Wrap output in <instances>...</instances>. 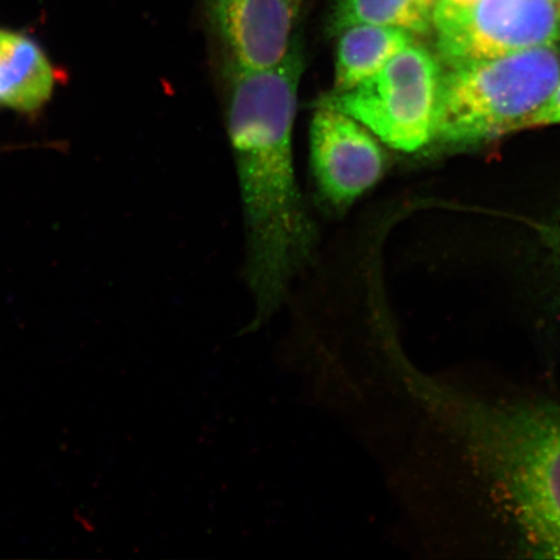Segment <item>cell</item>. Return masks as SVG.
<instances>
[{"instance_id": "15", "label": "cell", "mask_w": 560, "mask_h": 560, "mask_svg": "<svg viewBox=\"0 0 560 560\" xmlns=\"http://www.w3.org/2000/svg\"><path fill=\"white\" fill-rule=\"evenodd\" d=\"M552 2H556V3L560 4V0H552Z\"/></svg>"}, {"instance_id": "12", "label": "cell", "mask_w": 560, "mask_h": 560, "mask_svg": "<svg viewBox=\"0 0 560 560\" xmlns=\"http://www.w3.org/2000/svg\"><path fill=\"white\" fill-rule=\"evenodd\" d=\"M546 243L551 252L552 264L560 276V215L549 229H546Z\"/></svg>"}, {"instance_id": "13", "label": "cell", "mask_w": 560, "mask_h": 560, "mask_svg": "<svg viewBox=\"0 0 560 560\" xmlns=\"http://www.w3.org/2000/svg\"><path fill=\"white\" fill-rule=\"evenodd\" d=\"M439 2H445L455 5H467L476 2V0H439Z\"/></svg>"}, {"instance_id": "8", "label": "cell", "mask_w": 560, "mask_h": 560, "mask_svg": "<svg viewBox=\"0 0 560 560\" xmlns=\"http://www.w3.org/2000/svg\"><path fill=\"white\" fill-rule=\"evenodd\" d=\"M55 83L51 61L37 42L0 27V105L34 114L51 100Z\"/></svg>"}, {"instance_id": "6", "label": "cell", "mask_w": 560, "mask_h": 560, "mask_svg": "<svg viewBox=\"0 0 560 560\" xmlns=\"http://www.w3.org/2000/svg\"><path fill=\"white\" fill-rule=\"evenodd\" d=\"M369 129L325 103L311 126L315 182L328 205L347 208L382 178L384 153Z\"/></svg>"}, {"instance_id": "1", "label": "cell", "mask_w": 560, "mask_h": 560, "mask_svg": "<svg viewBox=\"0 0 560 560\" xmlns=\"http://www.w3.org/2000/svg\"><path fill=\"white\" fill-rule=\"evenodd\" d=\"M383 350L415 418L420 490L446 549L560 560V402L427 373L395 332Z\"/></svg>"}, {"instance_id": "10", "label": "cell", "mask_w": 560, "mask_h": 560, "mask_svg": "<svg viewBox=\"0 0 560 560\" xmlns=\"http://www.w3.org/2000/svg\"><path fill=\"white\" fill-rule=\"evenodd\" d=\"M354 25L427 33L431 30L432 12L418 0H338L328 20V32L338 35Z\"/></svg>"}, {"instance_id": "9", "label": "cell", "mask_w": 560, "mask_h": 560, "mask_svg": "<svg viewBox=\"0 0 560 560\" xmlns=\"http://www.w3.org/2000/svg\"><path fill=\"white\" fill-rule=\"evenodd\" d=\"M338 35L335 93L360 85L412 44L410 33L387 26L354 25Z\"/></svg>"}, {"instance_id": "3", "label": "cell", "mask_w": 560, "mask_h": 560, "mask_svg": "<svg viewBox=\"0 0 560 560\" xmlns=\"http://www.w3.org/2000/svg\"><path fill=\"white\" fill-rule=\"evenodd\" d=\"M560 79L555 46L441 70L433 139L468 144L517 130Z\"/></svg>"}, {"instance_id": "4", "label": "cell", "mask_w": 560, "mask_h": 560, "mask_svg": "<svg viewBox=\"0 0 560 560\" xmlns=\"http://www.w3.org/2000/svg\"><path fill=\"white\" fill-rule=\"evenodd\" d=\"M441 70L435 56L410 44L380 72L322 103L353 117L392 149L416 152L433 139Z\"/></svg>"}, {"instance_id": "14", "label": "cell", "mask_w": 560, "mask_h": 560, "mask_svg": "<svg viewBox=\"0 0 560 560\" xmlns=\"http://www.w3.org/2000/svg\"><path fill=\"white\" fill-rule=\"evenodd\" d=\"M418 2L425 7L427 10H430L432 12V10L435 9V5L439 2V0H418Z\"/></svg>"}, {"instance_id": "7", "label": "cell", "mask_w": 560, "mask_h": 560, "mask_svg": "<svg viewBox=\"0 0 560 560\" xmlns=\"http://www.w3.org/2000/svg\"><path fill=\"white\" fill-rule=\"evenodd\" d=\"M210 16L230 54L231 68L271 69L295 47V9L290 0H210Z\"/></svg>"}, {"instance_id": "2", "label": "cell", "mask_w": 560, "mask_h": 560, "mask_svg": "<svg viewBox=\"0 0 560 560\" xmlns=\"http://www.w3.org/2000/svg\"><path fill=\"white\" fill-rule=\"evenodd\" d=\"M303 72L298 46L271 69L231 68L228 125L247 229V280L256 301L249 331L282 305L291 280L311 262L317 241L293 161V122Z\"/></svg>"}, {"instance_id": "11", "label": "cell", "mask_w": 560, "mask_h": 560, "mask_svg": "<svg viewBox=\"0 0 560 560\" xmlns=\"http://www.w3.org/2000/svg\"><path fill=\"white\" fill-rule=\"evenodd\" d=\"M560 124V79L555 89H552L548 100H546L534 114L524 118L517 126V130L537 128V126Z\"/></svg>"}, {"instance_id": "5", "label": "cell", "mask_w": 560, "mask_h": 560, "mask_svg": "<svg viewBox=\"0 0 560 560\" xmlns=\"http://www.w3.org/2000/svg\"><path fill=\"white\" fill-rule=\"evenodd\" d=\"M438 48L447 66L503 58L560 39V4L552 0L438 2L432 10Z\"/></svg>"}]
</instances>
